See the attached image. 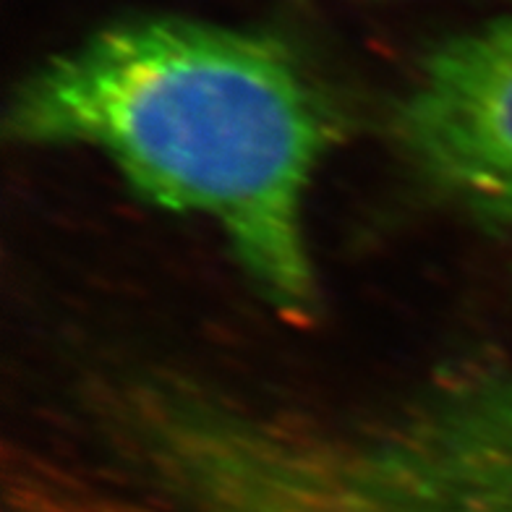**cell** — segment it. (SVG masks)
<instances>
[{
	"label": "cell",
	"mask_w": 512,
	"mask_h": 512,
	"mask_svg": "<svg viewBox=\"0 0 512 512\" xmlns=\"http://www.w3.org/2000/svg\"><path fill=\"white\" fill-rule=\"evenodd\" d=\"M3 131L102 155L149 204L212 225L280 317L317 314L306 202L340 126L275 34L186 16L110 24L24 76Z\"/></svg>",
	"instance_id": "cell-1"
},
{
	"label": "cell",
	"mask_w": 512,
	"mask_h": 512,
	"mask_svg": "<svg viewBox=\"0 0 512 512\" xmlns=\"http://www.w3.org/2000/svg\"><path fill=\"white\" fill-rule=\"evenodd\" d=\"M296 512H512V371L458 374L353 424L288 442Z\"/></svg>",
	"instance_id": "cell-2"
},
{
	"label": "cell",
	"mask_w": 512,
	"mask_h": 512,
	"mask_svg": "<svg viewBox=\"0 0 512 512\" xmlns=\"http://www.w3.org/2000/svg\"><path fill=\"white\" fill-rule=\"evenodd\" d=\"M392 134L421 181L489 228L512 225V16L421 61Z\"/></svg>",
	"instance_id": "cell-3"
},
{
	"label": "cell",
	"mask_w": 512,
	"mask_h": 512,
	"mask_svg": "<svg viewBox=\"0 0 512 512\" xmlns=\"http://www.w3.org/2000/svg\"><path fill=\"white\" fill-rule=\"evenodd\" d=\"M6 512H173L113 473L24 450L6 468Z\"/></svg>",
	"instance_id": "cell-4"
}]
</instances>
